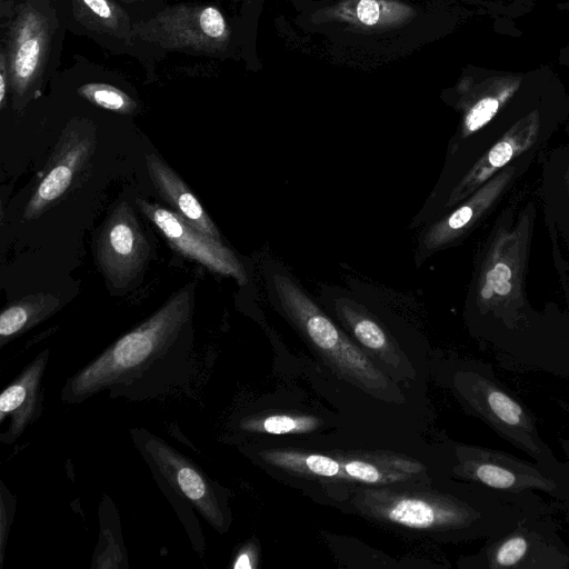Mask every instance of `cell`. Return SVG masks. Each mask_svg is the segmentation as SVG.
Here are the masks:
<instances>
[{
    "label": "cell",
    "mask_w": 569,
    "mask_h": 569,
    "mask_svg": "<svg viewBox=\"0 0 569 569\" xmlns=\"http://www.w3.org/2000/svg\"><path fill=\"white\" fill-rule=\"evenodd\" d=\"M192 310L193 289L187 286L73 373L61 400L80 403L106 391L110 399L143 401L187 385Z\"/></svg>",
    "instance_id": "obj_1"
},
{
    "label": "cell",
    "mask_w": 569,
    "mask_h": 569,
    "mask_svg": "<svg viewBox=\"0 0 569 569\" xmlns=\"http://www.w3.org/2000/svg\"><path fill=\"white\" fill-rule=\"evenodd\" d=\"M455 390L465 407L493 432L533 461L569 475L539 432L535 413L496 373L491 363H466L453 376Z\"/></svg>",
    "instance_id": "obj_2"
},
{
    "label": "cell",
    "mask_w": 569,
    "mask_h": 569,
    "mask_svg": "<svg viewBox=\"0 0 569 569\" xmlns=\"http://www.w3.org/2000/svg\"><path fill=\"white\" fill-rule=\"evenodd\" d=\"M264 276L274 308L313 346L345 372L367 386L378 388L386 385L381 372L351 342L286 266L270 261L266 264Z\"/></svg>",
    "instance_id": "obj_3"
},
{
    "label": "cell",
    "mask_w": 569,
    "mask_h": 569,
    "mask_svg": "<svg viewBox=\"0 0 569 569\" xmlns=\"http://www.w3.org/2000/svg\"><path fill=\"white\" fill-rule=\"evenodd\" d=\"M134 446L174 507L197 510L219 532L228 526L222 491L196 462L144 429H132ZM168 498V499H169Z\"/></svg>",
    "instance_id": "obj_4"
},
{
    "label": "cell",
    "mask_w": 569,
    "mask_h": 569,
    "mask_svg": "<svg viewBox=\"0 0 569 569\" xmlns=\"http://www.w3.org/2000/svg\"><path fill=\"white\" fill-rule=\"evenodd\" d=\"M556 513H536L486 539L465 561L475 569H569V546L559 533Z\"/></svg>",
    "instance_id": "obj_5"
},
{
    "label": "cell",
    "mask_w": 569,
    "mask_h": 569,
    "mask_svg": "<svg viewBox=\"0 0 569 569\" xmlns=\"http://www.w3.org/2000/svg\"><path fill=\"white\" fill-rule=\"evenodd\" d=\"M456 453L455 470L469 482L515 495L540 491L557 502L565 496L569 475L558 473L537 461L479 446H460Z\"/></svg>",
    "instance_id": "obj_6"
},
{
    "label": "cell",
    "mask_w": 569,
    "mask_h": 569,
    "mask_svg": "<svg viewBox=\"0 0 569 569\" xmlns=\"http://www.w3.org/2000/svg\"><path fill=\"white\" fill-rule=\"evenodd\" d=\"M131 36L164 49L209 54L223 49L229 28L216 7L180 3L136 22Z\"/></svg>",
    "instance_id": "obj_7"
},
{
    "label": "cell",
    "mask_w": 569,
    "mask_h": 569,
    "mask_svg": "<svg viewBox=\"0 0 569 569\" xmlns=\"http://www.w3.org/2000/svg\"><path fill=\"white\" fill-rule=\"evenodd\" d=\"M150 244L136 213L121 201L102 224L97 260L104 277L116 289L126 288L143 269Z\"/></svg>",
    "instance_id": "obj_8"
},
{
    "label": "cell",
    "mask_w": 569,
    "mask_h": 569,
    "mask_svg": "<svg viewBox=\"0 0 569 569\" xmlns=\"http://www.w3.org/2000/svg\"><path fill=\"white\" fill-rule=\"evenodd\" d=\"M136 203L176 251L212 272L234 279L240 286L248 282L243 263L222 240L198 230L170 209L139 198Z\"/></svg>",
    "instance_id": "obj_9"
},
{
    "label": "cell",
    "mask_w": 569,
    "mask_h": 569,
    "mask_svg": "<svg viewBox=\"0 0 569 569\" xmlns=\"http://www.w3.org/2000/svg\"><path fill=\"white\" fill-rule=\"evenodd\" d=\"M49 43L48 19L30 3L21 4L10 26L4 51L16 102L24 99L41 79Z\"/></svg>",
    "instance_id": "obj_10"
},
{
    "label": "cell",
    "mask_w": 569,
    "mask_h": 569,
    "mask_svg": "<svg viewBox=\"0 0 569 569\" xmlns=\"http://www.w3.org/2000/svg\"><path fill=\"white\" fill-rule=\"evenodd\" d=\"M512 176L513 168L496 173L456 208L422 226L415 249V263L421 266L467 234L501 196Z\"/></svg>",
    "instance_id": "obj_11"
},
{
    "label": "cell",
    "mask_w": 569,
    "mask_h": 569,
    "mask_svg": "<svg viewBox=\"0 0 569 569\" xmlns=\"http://www.w3.org/2000/svg\"><path fill=\"white\" fill-rule=\"evenodd\" d=\"M94 144L93 128L71 123L66 128L46 174L24 208L26 220L39 218L66 193L78 171L90 159Z\"/></svg>",
    "instance_id": "obj_12"
},
{
    "label": "cell",
    "mask_w": 569,
    "mask_h": 569,
    "mask_svg": "<svg viewBox=\"0 0 569 569\" xmlns=\"http://www.w3.org/2000/svg\"><path fill=\"white\" fill-rule=\"evenodd\" d=\"M49 351H42L28 363L19 376L0 395V423L8 420L0 432V441L14 442L42 413V379Z\"/></svg>",
    "instance_id": "obj_13"
},
{
    "label": "cell",
    "mask_w": 569,
    "mask_h": 569,
    "mask_svg": "<svg viewBox=\"0 0 569 569\" xmlns=\"http://www.w3.org/2000/svg\"><path fill=\"white\" fill-rule=\"evenodd\" d=\"M536 133L537 128L531 123L530 126L512 130L502 137L450 187L446 197L432 210L426 223L456 207L498 173L513 157L532 146Z\"/></svg>",
    "instance_id": "obj_14"
},
{
    "label": "cell",
    "mask_w": 569,
    "mask_h": 569,
    "mask_svg": "<svg viewBox=\"0 0 569 569\" xmlns=\"http://www.w3.org/2000/svg\"><path fill=\"white\" fill-rule=\"evenodd\" d=\"M144 158L154 188L170 204L171 210L192 227L221 240L216 224L182 179L154 153H146Z\"/></svg>",
    "instance_id": "obj_15"
},
{
    "label": "cell",
    "mask_w": 569,
    "mask_h": 569,
    "mask_svg": "<svg viewBox=\"0 0 569 569\" xmlns=\"http://www.w3.org/2000/svg\"><path fill=\"white\" fill-rule=\"evenodd\" d=\"M60 300L51 293L26 296L6 307L0 315V346L48 319L60 309Z\"/></svg>",
    "instance_id": "obj_16"
},
{
    "label": "cell",
    "mask_w": 569,
    "mask_h": 569,
    "mask_svg": "<svg viewBox=\"0 0 569 569\" xmlns=\"http://www.w3.org/2000/svg\"><path fill=\"white\" fill-rule=\"evenodd\" d=\"M76 19L86 28L129 40L132 26L128 13L113 0H71Z\"/></svg>",
    "instance_id": "obj_17"
},
{
    "label": "cell",
    "mask_w": 569,
    "mask_h": 569,
    "mask_svg": "<svg viewBox=\"0 0 569 569\" xmlns=\"http://www.w3.org/2000/svg\"><path fill=\"white\" fill-rule=\"evenodd\" d=\"M336 12L345 20L368 27L391 24L412 13L410 8L389 0H351L341 3Z\"/></svg>",
    "instance_id": "obj_18"
},
{
    "label": "cell",
    "mask_w": 569,
    "mask_h": 569,
    "mask_svg": "<svg viewBox=\"0 0 569 569\" xmlns=\"http://www.w3.org/2000/svg\"><path fill=\"white\" fill-rule=\"evenodd\" d=\"M78 93L92 104L117 113L132 114L137 110V102L130 96L108 83H86Z\"/></svg>",
    "instance_id": "obj_19"
},
{
    "label": "cell",
    "mask_w": 569,
    "mask_h": 569,
    "mask_svg": "<svg viewBox=\"0 0 569 569\" xmlns=\"http://www.w3.org/2000/svg\"><path fill=\"white\" fill-rule=\"evenodd\" d=\"M499 100L487 97L475 103L463 118L460 138L465 139L486 126L497 113Z\"/></svg>",
    "instance_id": "obj_20"
},
{
    "label": "cell",
    "mask_w": 569,
    "mask_h": 569,
    "mask_svg": "<svg viewBox=\"0 0 569 569\" xmlns=\"http://www.w3.org/2000/svg\"><path fill=\"white\" fill-rule=\"evenodd\" d=\"M313 421L307 418H292L288 416L268 417L261 428L272 435H283L295 431H302L313 426Z\"/></svg>",
    "instance_id": "obj_21"
},
{
    "label": "cell",
    "mask_w": 569,
    "mask_h": 569,
    "mask_svg": "<svg viewBox=\"0 0 569 569\" xmlns=\"http://www.w3.org/2000/svg\"><path fill=\"white\" fill-rule=\"evenodd\" d=\"M303 463L309 471L323 477H333L340 473L341 470V466L338 461L320 455L306 457Z\"/></svg>",
    "instance_id": "obj_22"
},
{
    "label": "cell",
    "mask_w": 569,
    "mask_h": 569,
    "mask_svg": "<svg viewBox=\"0 0 569 569\" xmlns=\"http://www.w3.org/2000/svg\"><path fill=\"white\" fill-rule=\"evenodd\" d=\"M343 469L351 478L366 482H378L382 478L376 467L365 461H349L343 466Z\"/></svg>",
    "instance_id": "obj_23"
},
{
    "label": "cell",
    "mask_w": 569,
    "mask_h": 569,
    "mask_svg": "<svg viewBox=\"0 0 569 569\" xmlns=\"http://www.w3.org/2000/svg\"><path fill=\"white\" fill-rule=\"evenodd\" d=\"M559 441L566 458V462L568 463L569 467V429L565 437L560 438ZM556 503L558 512L563 513L566 520L569 522V478L563 498L558 502L556 501Z\"/></svg>",
    "instance_id": "obj_24"
},
{
    "label": "cell",
    "mask_w": 569,
    "mask_h": 569,
    "mask_svg": "<svg viewBox=\"0 0 569 569\" xmlns=\"http://www.w3.org/2000/svg\"><path fill=\"white\" fill-rule=\"evenodd\" d=\"M10 86L9 71L6 52L2 49L0 54V107H4L8 87Z\"/></svg>",
    "instance_id": "obj_25"
},
{
    "label": "cell",
    "mask_w": 569,
    "mask_h": 569,
    "mask_svg": "<svg viewBox=\"0 0 569 569\" xmlns=\"http://www.w3.org/2000/svg\"><path fill=\"white\" fill-rule=\"evenodd\" d=\"M252 565H251V557L248 552H241L237 559H236V562L233 565V568L236 569H248V568H251Z\"/></svg>",
    "instance_id": "obj_26"
},
{
    "label": "cell",
    "mask_w": 569,
    "mask_h": 569,
    "mask_svg": "<svg viewBox=\"0 0 569 569\" xmlns=\"http://www.w3.org/2000/svg\"><path fill=\"white\" fill-rule=\"evenodd\" d=\"M122 1H124L127 3H132V2H136V1H140V0H122Z\"/></svg>",
    "instance_id": "obj_27"
}]
</instances>
